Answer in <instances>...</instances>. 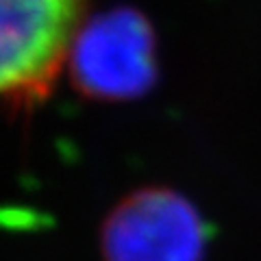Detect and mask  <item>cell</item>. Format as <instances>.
Masks as SVG:
<instances>
[{
	"instance_id": "1",
	"label": "cell",
	"mask_w": 261,
	"mask_h": 261,
	"mask_svg": "<svg viewBox=\"0 0 261 261\" xmlns=\"http://www.w3.org/2000/svg\"><path fill=\"white\" fill-rule=\"evenodd\" d=\"M65 63L72 85L92 100H137L157 83V37L146 15L116 7L81 24Z\"/></svg>"
},
{
	"instance_id": "3",
	"label": "cell",
	"mask_w": 261,
	"mask_h": 261,
	"mask_svg": "<svg viewBox=\"0 0 261 261\" xmlns=\"http://www.w3.org/2000/svg\"><path fill=\"white\" fill-rule=\"evenodd\" d=\"M209 224L168 187H142L113 207L100 228L102 261H205Z\"/></svg>"
},
{
	"instance_id": "2",
	"label": "cell",
	"mask_w": 261,
	"mask_h": 261,
	"mask_svg": "<svg viewBox=\"0 0 261 261\" xmlns=\"http://www.w3.org/2000/svg\"><path fill=\"white\" fill-rule=\"evenodd\" d=\"M85 0H0V100L44 98L61 74Z\"/></svg>"
}]
</instances>
